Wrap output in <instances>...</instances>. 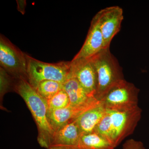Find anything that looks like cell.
<instances>
[{"mask_svg": "<svg viewBox=\"0 0 149 149\" xmlns=\"http://www.w3.org/2000/svg\"><path fill=\"white\" fill-rule=\"evenodd\" d=\"M90 58L97 74L95 97L99 101L110 87L124 78L119 65L110 52L109 47L103 49Z\"/></svg>", "mask_w": 149, "mask_h": 149, "instance_id": "2", "label": "cell"}, {"mask_svg": "<svg viewBox=\"0 0 149 149\" xmlns=\"http://www.w3.org/2000/svg\"><path fill=\"white\" fill-rule=\"evenodd\" d=\"M76 149H115L114 147L95 132L82 134Z\"/></svg>", "mask_w": 149, "mask_h": 149, "instance_id": "14", "label": "cell"}, {"mask_svg": "<svg viewBox=\"0 0 149 149\" xmlns=\"http://www.w3.org/2000/svg\"><path fill=\"white\" fill-rule=\"evenodd\" d=\"M80 136L74 120L55 132L48 149H76Z\"/></svg>", "mask_w": 149, "mask_h": 149, "instance_id": "11", "label": "cell"}, {"mask_svg": "<svg viewBox=\"0 0 149 149\" xmlns=\"http://www.w3.org/2000/svg\"><path fill=\"white\" fill-rule=\"evenodd\" d=\"M104 49L103 37L95 15L91 21V27L83 47L73 60L91 58Z\"/></svg>", "mask_w": 149, "mask_h": 149, "instance_id": "10", "label": "cell"}, {"mask_svg": "<svg viewBox=\"0 0 149 149\" xmlns=\"http://www.w3.org/2000/svg\"><path fill=\"white\" fill-rule=\"evenodd\" d=\"M18 5V10L21 13L23 14L25 11V6H26V1H17Z\"/></svg>", "mask_w": 149, "mask_h": 149, "instance_id": "19", "label": "cell"}, {"mask_svg": "<svg viewBox=\"0 0 149 149\" xmlns=\"http://www.w3.org/2000/svg\"><path fill=\"white\" fill-rule=\"evenodd\" d=\"M0 65L14 79L28 81L26 54L1 35L0 36Z\"/></svg>", "mask_w": 149, "mask_h": 149, "instance_id": "5", "label": "cell"}, {"mask_svg": "<svg viewBox=\"0 0 149 149\" xmlns=\"http://www.w3.org/2000/svg\"><path fill=\"white\" fill-rule=\"evenodd\" d=\"M47 104L48 111H52L69 106L70 101L67 93L63 89L48 100Z\"/></svg>", "mask_w": 149, "mask_h": 149, "instance_id": "16", "label": "cell"}, {"mask_svg": "<svg viewBox=\"0 0 149 149\" xmlns=\"http://www.w3.org/2000/svg\"><path fill=\"white\" fill-rule=\"evenodd\" d=\"M28 82L35 89L42 81L52 80L63 84L70 78L71 62L47 63L26 54Z\"/></svg>", "mask_w": 149, "mask_h": 149, "instance_id": "3", "label": "cell"}, {"mask_svg": "<svg viewBox=\"0 0 149 149\" xmlns=\"http://www.w3.org/2000/svg\"><path fill=\"white\" fill-rule=\"evenodd\" d=\"M139 93L135 85L123 79L110 87L99 101L106 109L127 110L139 106Z\"/></svg>", "mask_w": 149, "mask_h": 149, "instance_id": "4", "label": "cell"}, {"mask_svg": "<svg viewBox=\"0 0 149 149\" xmlns=\"http://www.w3.org/2000/svg\"><path fill=\"white\" fill-rule=\"evenodd\" d=\"M63 89V83L54 80H46L39 83L35 89L41 97L47 101Z\"/></svg>", "mask_w": 149, "mask_h": 149, "instance_id": "15", "label": "cell"}, {"mask_svg": "<svg viewBox=\"0 0 149 149\" xmlns=\"http://www.w3.org/2000/svg\"><path fill=\"white\" fill-rule=\"evenodd\" d=\"M123 149H146L141 141L133 139L127 140L123 145Z\"/></svg>", "mask_w": 149, "mask_h": 149, "instance_id": "18", "label": "cell"}, {"mask_svg": "<svg viewBox=\"0 0 149 149\" xmlns=\"http://www.w3.org/2000/svg\"><path fill=\"white\" fill-rule=\"evenodd\" d=\"M14 91L24 100L35 120L38 129V143L42 148L48 149L55 132L48 119L47 101L27 80H17Z\"/></svg>", "mask_w": 149, "mask_h": 149, "instance_id": "1", "label": "cell"}, {"mask_svg": "<svg viewBox=\"0 0 149 149\" xmlns=\"http://www.w3.org/2000/svg\"><path fill=\"white\" fill-rule=\"evenodd\" d=\"M17 80L0 68V96L1 101L4 95L8 92L14 91Z\"/></svg>", "mask_w": 149, "mask_h": 149, "instance_id": "17", "label": "cell"}, {"mask_svg": "<svg viewBox=\"0 0 149 149\" xmlns=\"http://www.w3.org/2000/svg\"><path fill=\"white\" fill-rule=\"evenodd\" d=\"M106 111L105 108L100 102L76 118L75 121L80 134H88L95 132L97 125L101 120Z\"/></svg>", "mask_w": 149, "mask_h": 149, "instance_id": "12", "label": "cell"}, {"mask_svg": "<svg viewBox=\"0 0 149 149\" xmlns=\"http://www.w3.org/2000/svg\"><path fill=\"white\" fill-rule=\"evenodd\" d=\"M63 89L69 97L72 106L84 105L97 100L88 95L76 79L70 77L63 84Z\"/></svg>", "mask_w": 149, "mask_h": 149, "instance_id": "13", "label": "cell"}, {"mask_svg": "<svg viewBox=\"0 0 149 149\" xmlns=\"http://www.w3.org/2000/svg\"><path fill=\"white\" fill-rule=\"evenodd\" d=\"M100 102L96 100L91 103L79 106L69 105L65 108L48 112L49 122L54 132L72 122L88 110L95 106Z\"/></svg>", "mask_w": 149, "mask_h": 149, "instance_id": "9", "label": "cell"}, {"mask_svg": "<svg viewBox=\"0 0 149 149\" xmlns=\"http://www.w3.org/2000/svg\"><path fill=\"white\" fill-rule=\"evenodd\" d=\"M104 40V49L109 47L113 37L119 32L123 19L122 9L118 6L104 8L96 15Z\"/></svg>", "mask_w": 149, "mask_h": 149, "instance_id": "7", "label": "cell"}, {"mask_svg": "<svg viewBox=\"0 0 149 149\" xmlns=\"http://www.w3.org/2000/svg\"><path fill=\"white\" fill-rule=\"evenodd\" d=\"M107 110L109 114L112 146L115 148L133 134L141 119L142 110L139 106L127 110Z\"/></svg>", "mask_w": 149, "mask_h": 149, "instance_id": "6", "label": "cell"}, {"mask_svg": "<svg viewBox=\"0 0 149 149\" xmlns=\"http://www.w3.org/2000/svg\"><path fill=\"white\" fill-rule=\"evenodd\" d=\"M70 62V78L76 79L88 95L95 97L97 74L90 58L72 59Z\"/></svg>", "mask_w": 149, "mask_h": 149, "instance_id": "8", "label": "cell"}]
</instances>
